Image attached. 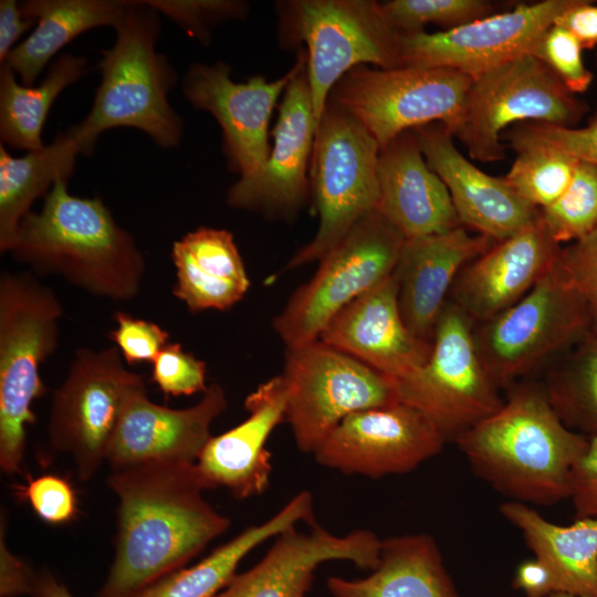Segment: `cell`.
Masks as SVG:
<instances>
[{"mask_svg":"<svg viewBox=\"0 0 597 597\" xmlns=\"http://www.w3.org/2000/svg\"><path fill=\"white\" fill-rule=\"evenodd\" d=\"M381 8L401 34L422 32L429 24L447 31L496 13V4L488 0H391Z\"/></svg>","mask_w":597,"mask_h":597,"instance_id":"36","label":"cell"},{"mask_svg":"<svg viewBox=\"0 0 597 597\" xmlns=\"http://www.w3.org/2000/svg\"><path fill=\"white\" fill-rule=\"evenodd\" d=\"M540 217L562 247L593 231L597 227V166L578 160L566 190L554 203L540 210Z\"/></svg>","mask_w":597,"mask_h":597,"instance_id":"35","label":"cell"},{"mask_svg":"<svg viewBox=\"0 0 597 597\" xmlns=\"http://www.w3.org/2000/svg\"><path fill=\"white\" fill-rule=\"evenodd\" d=\"M297 448L313 453L348 415L399 401L396 381L320 339L286 347L281 374Z\"/></svg>","mask_w":597,"mask_h":597,"instance_id":"12","label":"cell"},{"mask_svg":"<svg viewBox=\"0 0 597 597\" xmlns=\"http://www.w3.org/2000/svg\"><path fill=\"white\" fill-rule=\"evenodd\" d=\"M495 241L467 228L406 239L395 274L398 304L407 327L431 343L439 316L461 270Z\"/></svg>","mask_w":597,"mask_h":597,"instance_id":"25","label":"cell"},{"mask_svg":"<svg viewBox=\"0 0 597 597\" xmlns=\"http://www.w3.org/2000/svg\"><path fill=\"white\" fill-rule=\"evenodd\" d=\"M379 151L375 138L356 117L327 102L315 132L310 165L318 229L292 255L287 270L320 261L363 218L376 211Z\"/></svg>","mask_w":597,"mask_h":597,"instance_id":"8","label":"cell"},{"mask_svg":"<svg viewBox=\"0 0 597 597\" xmlns=\"http://www.w3.org/2000/svg\"><path fill=\"white\" fill-rule=\"evenodd\" d=\"M500 513L522 533L534 557L547 566L555 591L597 597V517L558 525L516 501L501 504Z\"/></svg>","mask_w":597,"mask_h":597,"instance_id":"28","label":"cell"},{"mask_svg":"<svg viewBox=\"0 0 597 597\" xmlns=\"http://www.w3.org/2000/svg\"><path fill=\"white\" fill-rule=\"evenodd\" d=\"M272 130L273 146L253 174L240 176L227 192V203L270 219L290 221L311 193L310 165L316 121L306 73L305 50H298Z\"/></svg>","mask_w":597,"mask_h":597,"instance_id":"15","label":"cell"},{"mask_svg":"<svg viewBox=\"0 0 597 597\" xmlns=\"http://www.w3.org/2000/svg\"><path fill=\"white\" fill-rule=\"evenodd\" d=\"M33 595L35 597H73L63 584L49 574L38 577Z\"/></svg>","mask_w":597,"mask_h":597,"instance_id":"51","label":"cell"},{"mask_svg":"<svg viewBox=\"0 0 597 597\" xmlns=\"http://www.w3.org/2000/svg\"><path fill=\"white\" fill-rule=\"evenodd\" d=\"M559 261L586 302L590 329L597 332V227L562 247Z\"/></svg>","mask_w":597,"mask_h":597,"instance_id":"44","label":"cell"},{"mask_svg":"<svg viewBox=\"0 0 597 597\" xmlns=\"http://www.w3.org/2000/svg\"><path fill=\"white\" fill-rule=\"evenodd\" d=\"M283 45L302 46L316 126L336 83L360 65L400 67V34L373 0H289L276 4ZM317 128V127H316Z\"/></svg>","mask_w":597,"mask_h":597,"instance_id":"6","label":"cell"},{"mask_svg":"<svg viewBox=\"0 0 597 597\" xmlns=\"http://www.w3.org/2000/svg\"><path fill=\"white\" fill-rule=\"evenodd\" d=\"M574 1L521 3L451 30L400 34V66L447 67L475 78L528 54L542 33Z\"/></svg>","mask_w":597,"mask_h":597,"instance_id":"16","label":"cell"},{"mask_svg":"<svg viewBox=\"0 0 597 597\" xmlns=\"http://www.w3.org/2000/svg\"><path fill=\"white\" fill-rule=\"evenodd\" d=\"M248 418L211 437L196 467L207 489L223 486L237 499L263 494L270 485L271 453L265 443L285 420L286 386L282 375L258 386L244 400Z\"/></svg>","mask_w":597,"mask_h":597,"instance_id":"24","label":"cell"},{"mask_svg":"<svg viewBox=\"0 0 597 597\" xmlns=\"http://www.w3.org/2000/svg\"><path fill=\"white\" fill-rule=\"evenodd\" d=\"M62 305L54 292L30 273L0 277V467L20 472L25 429L34 423L33 401L46 388L41 364L55 350Z\"/></svg>","mask_w":597,"mask_h":597,"instance_id":"5","label":"cell"},{"mask_svg":"<svg viewBox=\"0 0 597 597\" xmlns=\"http://www.w3.org/2000/svg\"><path fill=\"white\" fill-rule=\"evenodd\" d=\"M512 584L524 597H546L555 591L552 573L536 557L517 565Z\"/></svg>","mask_w":597,"mask_h":597,"instance_id":"50","label":"cell"},{"mask_svg":"<svg viewBox=\"0 0 597 597\" xmlns=\"http://www.w3.org/2000/svg\"><path fill=\"white\" fill-rule=\"evenodd\" d=\"M561 250L538 211L532 223L471 260L459 273L449 301L474 324L484 322L531 291Z\"/></svg>","mask_w":597,"mask_h":597,"instance_id":"21","label":"cell"},{"mask_svg":"<svg viewBox=\"0 0 597 597\" xmlns=\"http://www.w3.org/2000/svg\"><path fill=\"white\" fill-rule=\"evenodd\" d=\"M308 533L291 527L277 536L264 557L235 574L216 597H306L317 567L328 561H348L373 570L380 558L381 540L369 530L334 535L318 524Z\"/></svg>","mask_w":597,"mask_h":597,"instance_id":"20","label":"cell"},{"mask_svg":"<svg viewBox=\"0 0 597 597\" xmlns=\"http://www.w3.org/2000/svg\"><path fill=\"white\" fill-rule=\"evenodd\" d=\"M107 484L118 499L116 551L96 597H130L182 568L230 520L202 496L196 463L151 461L112 470Z\"/></svg>","mask_w":597,"mask_h":597,"instance_id":"1","label":"cell"},{"mask_svg":"<svg viewBox=\"0 0 597 597\" xmlns=\"http://www.w3.org/2000/svg\"><path fill=\"white\" fill-rule=\"evenodd\" d=\"M473 77L447 67H354L328 101L356 117L380 148L398 135L432 123L450 128Z\"/></svg>","mask_w":597,"mask_h":597,"instance_id":"13","label":"cell"},{"mask_svg":"<svg viewBox=\"0 0 597 597\" xmlns=\"http://www.w3.org/2000/svg\"><path fill=\"white\" fill-rule=\"evenodd\" d=\"M117 347L75 352L66 378L53 392L48 437L72 457L78 479H91L103 461L132 391L145 385L128 370Z\"/></svg>","mask_w":597,"mask_h":597,"instance_id":"14","label":"cell"},{"mask_svg":"<svg viewBox=\"0 0 597 597\" xmlns=\"http://www.w3.org/2000/svg\"><path fill=\"white\" fill-rule=\"evenodd\" d=\"M91 155L75 125L43 148L12 156L0 145V251L11 250L23 217L33 202L61 180H69L76 158Z\"/></svg>","mask_w":597,"mask_h":597,"instance_id":"29","label":"cell"},{"mask_svg":"<svg viewBox=\"0 0 597 597\" xmlns=\"http://www.w3.org/2000/svg\"><path fill=\"white\" fill-rule=\"evenodd\" d=\"M376 211L406 239L440 234L461 227L450 193L429 167L413 130L380 148Z\"/></svg>","mask_w":597,"mask_h":597,"instance_id":"26","label":"cell"},{"mask_svg":"<svg viewBox=\"0 0 597 597\" xmlns=\"http://www.w3.org/2000/svg\"><path fill=\"white\" fill-rule=\"evenodd\" d=\"M38 577L19 558L10 553L1 527L0 540V596L18 597L34 594Z\"/></svg>","mask_w":597,"mask_h":597,"instance_id":"47","label":"cell"},{"mask_svg":"<svg viewBox=\"0 0 597 597\" xmlns=\"http://www.w3.org/2000/svg\"><path fill=\"white\" fill-rule=\"evenodd\" d=\"M35 24V19L23 14L18 1H0V64L6 61L21 35Z\"/></svg>","mask_w":597,"mask_h":597,"instance_id":"49","label":"cell"},{"mask_svg":"<svg viewBox=\"0 0 597 597\" xmlns=\"http://www.w3.org/2000/svg\"><path fill=\"white\" fill-rule=\"evenodd\" d=\"M114 320L117 326L109 333V337L129 365L153 363L169 343L168 332L153 322L134 318L121 311L114 314Z\"/></svg>","mask_w":597,"mask_h":597,"instance_id":"43","label":"cell"},{"mask_svg":"<svg viewBox=\"0 0 597 597\" xmlns=\"http://www.w3.org/2000/svg\"><path fill=\"white\" fill-rule=\"evenodd\" d=\"M429 167L446 185L462 227L494 241L519 232L538 216L504 178L491 176L464 157L442 123L412 129Z\"/></svg>","mask_w":597,"mask_h":597,"instance_id":"22","label":"cell"},{"mask_svg":"<svg viewBox=\"0 0 597 597\" xmlns=\"http://www.w3.org/2000/svg\"><path fill=\"white\" fill-rule=\"evenodd\" d=\"M589 438L564 425L543 384L516 383L502 406L455 439L473 472L525 504L569 499L570 476Z\"/></svg>","mask_w":597,"mask_h":597,"instance_id":"2","label":"cell"},{"mask_svg":"<svg viewBox=\"0 0 597 597\" xmlns=\"http://www.w3.org/2000/svg\"><path fill=\"white\" fill-rule=\"evenodd\" d=\"M318 339L395 381L420 367L431 352V343L402 320L395 272L344 306Z\"/></svg>","mask_w":597,"mask_h":597,"instance_id":"23","label":"cell"},{"mask_svg":"<svg viewBox=\"0 0 597 597\" xmlns=\"http://www.w3.org/2000/svg\"><path fill=\"white\" fill-rule=\"evenodd\" d=\"M28 18L36 20L31 33L10 52L2 64L20 76L22 84L35 80L57 54L77 35L121 22L127 1L123 0H28L20 3Z\"/></svg>","mask_w":597,"mask_h":597,"instance_id":"31","label":"cell"},{"mask_svg":"<svg viewBox=\"0 0 597 597\" xmlns=\"http://www.w3.org/2000/svg\"><path fill=\"white\" fill-rule=\"evenodd\" d=\"M515 149L521 146H546L570 155L579 161L597 166V115L583 127H563L543 123H522L502 135Z\"/></svg>","mask_w":597,"mask_h":597,"instance_id":"38","label":"cell"},{"mask_svg":"<svg viewBox=\"0 0 597 597\" xmlns=\"http://www.w3.org/2000/svg\"><path fill=\"white\" fill-rule=\"evenodd\" d=\"M39 274H55L100 297L129 301L139 293L146 260L134 238L100 198L56 182L40 212L27 213L9 251Z\"/></svg>","mask_w":597,"mask_h":597,"instance_id":"3","label":"cell"},{"mask_svg":"<svg viewBox=\"0 0 597 597\" xmlns=\"http://www.w3.org/2000/svg\"><path fill=\"white\" fill-rule=\"evenodd\" d=\"M178 241L205 272L226 280L250 283L231 232L199 227Z\"/></svg>","mask_w":597,"mask_h":597,"instance_id":"41","label":"cell"},{"mask_svg":"<svg viewBox=\"0 0 597 597\" xmlns=\"http://www.w3.org/2000/svg\"><path fill=\"white\" fill-rule=\"evenodd\" d=\"M313 512L312 494L298 492L262 524L245 528L198 564L175 570L130 597H216L235 576L240 562L252 549L300 522L313 525Z\"/></svg>","mask_w":597,"mask_h":597,"instance_id":"30","label":"cell"},{"mask_svg":"<svg viewBox=\"0 0 597 597\" xmlns=\"http://www.w3.org/2000/svg\"><path fill=\"white\" fill-rule=\"evenodd\" d=\"M363 578L331 576L332 597H460L434 538L408 534L381 540L377 567Z\"/></svg>","mask_w":597,"mask_h":597,"instance_id":"27","label":"cell"},{"mask_svg":"<svg viewBox=\"0 0 597 597\" xmlns=\"http://www.w3.org/2000/svg\"><path fill=\"white\" fill-rule=\"evenodd\" d=\"M569 31L584 50L597 46V4L588 0H575L555 21Z\"/></svg>","mask_w":597,"mask_h":597,"instance_id":"48","label":"cell"},{"mask_svg":"<svg viewBox=\"0 0 597 597\" xmlns=\"http://www.w3.org/2000/svg\"><path fill=\"white\" fill-rule=\"evenodd\" d=\"M159 22L144 0H128L114 45L101 51V83L88 114L75 125L91 153L102 133L117 127L139 129L163 148L179 145L184 123L168 101L177 73L156 51Z\"/></svg>","mask_w":597,"mask_h":597,"instance_id":"4","label":"cell"},{"mask_svg":"<svg viewBox=\"0 0 597 597\" xmlns=\"http://www.w3.org/2000/svg\"><path fill=\"white\" fill-rule=\"evenodd\" d=\"M227 407L226 392L218 384L209 385L201 399L186 409L153 402L144 385L124 404L106 461L112 470L151 461L196 463L212 437V421Z\"/></svg>","mask_w":597,"mask_h":597,"instance_id":"19","label":"cell"},{"mask_svg":"<svg viewBox=\"0 0 597 597\" xmlns=\"http://www.w3.org/2000/svg\"><path fill=\"white\" fill-rule=\"evenodd\" d=\"M595 114L597 115V112Z\"/></svg>","mask_w":597,"mask_h":597,"instance_id":"53","label":"cell"},{"mask_svg":"<svg viewBox=\"0 0 597 597\" xmlns=\"http://www.w3.org/2000/svg\"><path fill=\"white\" fill-rule=\"evenodd\" d=\"M569 499L575 519L597 517V437L589 438L587 449L573 469Z\"/></svg>","mask_w":597,"mask_h":597,"instance_id":"46","label":"cell"},{"mask_svg":"<svg viewBox=\"0 0 597 597\" xmlns=\"http://www.w3.org/2000/svg\"><path fill=\"white\" fill-rule=\"evenodd\" d=\"M294 66L275 81L263 75L234 82L223 62L195 63L182 78V93L196 108L210 113L222 129L229 167L240 176L255 172L268 159L269 124Z\"/></svg>","mask_w":597,"mask_h":597,"instance_id":"18","label":"cell"},{"mask_svg":"<svg viewBox=\"0 0 597 597\" xmlns=\"http://www.w3.org/2000/svg\"><path fill=\"white\" fill-rule=\"evenodd\" d=\"M546 597H582V596H575V595L565 593V591H553L549 595H547ZM585 597H587V596H585Z\"/></svg>","mask_w":597,"mask_h":597,"instance_id":"52","label":"cell"},{"mask_svg":"<svg viewBox=\"0 0 597 597\" xmlns=\"http://www.w3.org/2000/svg\"><path fill=\"white\" fill-rule=\"evenodd\" d=\"M171 259L177 275L172 294L191 312L230 308L242 300L250 286V283L226 280L205 272L179 241L172 244Z\"/></svg>","mask_w":597,"mask_h":597,"instance_id":"37","label":"cell"},{"mask_svg":"<svg viewBox=\"0 0 597 597\" xmlns=\"http://www.w3.org/2000/svg\"><path fill=\"white\" fill-rule=\"evenodd\" d=\"M473 329V321L448 301L428 359L396 380L398 400L423 413L447 442L495 412L504 400L480 357Z\"/></svg>","mask_w":597,"mask_h":597,"instance_id":"11","label":"cell"},{"mask_svg":"<svg viewBox=\"0 0 597 597\" xmlns=\"http://www.w3.org/2000/svg\"><path fill=\"white\" fill-rule=\"evenodd\" d=\"M584 48L566 29L553 24L536 40L528 54L542 61L573 94L585 93L594 81L583 57Z\"/></svg>","mask_w":597,"mask_h":597,"instance_id":"40","label":"cell"},{"mask_svg":"<svg viewBox=\"0 0 597 597\" xmlns=\"http://www.w3.org/2000/svg\"><path fill=\"white\" fill-rule=\"evenodd\" d=\"M446 442L423 413L397 401L348 415L313 454L325 468L377 479L415 470Z\"/></svg>","mask_w":597,"mask_h":597,"instance_id":"17","label":"cell"},{"mask_svg":"<svg viewBox=\"0 0 597 597\" xmlns=\"http://www.w3.org/2000/svg\"><path fill=\"white\" fill-rule=\"evenodd\" d=\"M516 158L503 177L512 190L538 211L554 203L568 187L578 160L538 145L513 149Z\"/></svg>","mask_w":597,"mask_h":597,"instance_id":"34","label":"cell"},{"mask_svg":"<svg viewBox=\"0 0 597 597\" xmlns=\"http://www.w3.org/2000/svg\"><path fill=\"white\" fill-rule=\"evenodd\" d=\"M590 328L586 302L558 256L522 298L474 324L473 335L488 373L503 389L573 347Z\"/></svg>","mask_w":597,"mask_h":597,"instance_id":"7","label":"cell"},{"mask_svg":"<svg viewBox=\"0 0 597 597\" xmlns=\"http://www.w3.org/2000/svg\"><path fill=\"white\" fill-rule=\"evenodd\" d=\"M144 2L206 45L211 40L214 27L229 20H243L249 13V4L239 0H144Z\"/></svg>","mask_w":597,"mask_h":597,"instance_id":"39","label":"cell"},{"mask_svg":"<svg viewBox=\"0 0 597 597\" xmlns=\"http://www.w3.org/2000/svg\"><path fill=\"white\" fill-rule=\"evenodd\" d=\"M86 70L84 56L62 53L51 62L40 84L24 85L17 82L9 65L0 64L1 144L27 151L43 148L42 129L51 106Z\"/></svg>","mask_w":597,"mask_h":597,"instance_id":"32","label":"cell"},{"mask_svg":"<svg viewBox=\"0 0 597 597\" xmlns=\"http://www.w3.org/2000/svg\"><path fill=\"white\" fill-rule=\"evenodd\" d=\"M36 515L50 524H63L74 519L77 502L71 484L57 475L46 474L29 479L20 488Z\"/></svg>","mask_w":597,"mask_h":597,"instance_id":"45","label":"cell"},{"mask_svg":"<svg viewBox=\"0 0 597 597\" xmlns=\"http://www.w3.org/2000/svg\"><path fill=\"white\" fill-rule=\"evenodd\" d=\"M151 380L174 397L205 392L206 363L184 350L179 343H168L153 360Z\"/></svg>","mask_w":597,"mask_h":597,"instance_id":"42","label":"cell"},{"mask_svg":"<svg viewBox=\"0 0 597 597\" xmlns=\"http://www.w3.org/2000/svg\"><path fill=\"white\" fill-rule=\"evenodd\" d=\"M543 383L547 398L566 427L597 437V332L590 329Z\"/></svg>","mask_w":597,"mask_h":597,"instance_id":"33","label":"cell"},{"mask_svg":"<svg viewBox=\"0 0 597 597\" xmlns=\"http://www.w3.org/2000/svg\"><path fill=\"white\" fill-rule=\"evenodd\" d=\"M406 238L378 211L363 218L290 296L272 327L286 347L318 339L348 303L396 270Z\"/></svg>","mask_w":597,"mask_h":597,"instance_id":"10","label":"cell"},{"mask_svg":"<svg viewBox=\"0 0 597 597\" xmlns=\"http://www.w3.org/2000/svg\"><path fill=\"white\" fill-rule=\"evenodd\" d=\"M587 104L570 93L538 59L525 54L475 78L449 128L473 160L505 158L502 135L514 125L543 123L577 127Z\"/></svg>","mask_w":597,"mask_h":597,"instance_id":"9","label":"cell"}]
</instances>
